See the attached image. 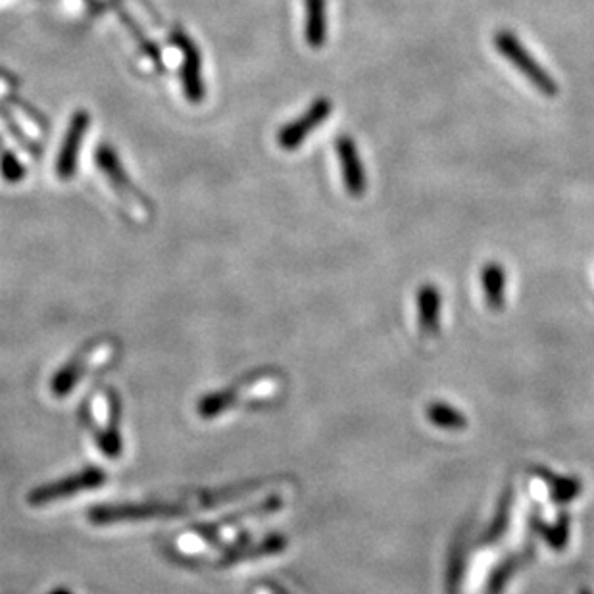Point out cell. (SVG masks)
Here are the masks:
<instances>
[{
  "mask_svg": "<svg viewBox=\"0 0 594 594\" xmlns=\"http://www.w3.org/2000/svg\"><path fill=\"white\" fill-rule=\"evenodd\" d=\"M495 49L502 58H506L518 72H520L541 95L548 99L558 97L560 87L556 79L546 72L545 68L539 64V60L523 47L520 39L508 31L500 29L495 35Z\"/></svg>",
  "mask_w": 594,
  "mask_h": 594,
  "instance_id": "6da1fadb",
  "label": "cell"
},
{
  "mask_svg": "<svg viewBox=\"0 0 594 594\" xmlns=\"http://www.w3.org/2000/svg\"><path fill=\"white\" fill-rule=\"evenodd\" d=\"M331 112H333V102L327 97L314 100L310 104V108L304 114H300L295 122L281 127V131L277 135L279 147L285 150L298 149L310 137V133L314 129L325 124V120L331 116Z\"/></svg>",
  "mask_w": 594,
  "mask_h": 594,
  "instance_id": "7a4b0ae2",
  "label": "cell"
},
{
  "mask_svg": "<svg viewBox=\"0 0 594 594\" xmlns=\"http://www.w3.org/2000/svg\"><path fill=\"white\" fill-rule=\"evenodd\" d=\"M172 41L175 47L183 54V66H181V81H183V93L191 102H202L206 89L202 79V58L197 45L187 37L185 31L175 29L172 33Z\"/></svg>",
  "mask_w": 594,
  "mask_h": 594,
  "instance_id": "3957f363",
  "label": "cell"
},
{
  "mask_svg": "<svg viewBox=\"0 0 594 594\" xmlns=\"http://www.w3.org/2000/svg\"><path fill=\"white\" fill-rule=\"evenodd\" d=\"M112 352H114V348L108 343H100L97 347L87 348L85 352H81L75 360L66 364V368L62 372L54 375L52 393L58 398L68 395V391L79 383L83 373L91 372L93 368H99L100 364H106L108 358L112 356Z\"/></svg>",
  "mask_w": 594,
  "mask_h": 594,
  "instance_id": "277c9868",
  "label": "cell"
},
{
  "mask_svg": "<svg viewBox=\"0 0 594 594\" xmlns=\"http://www.w3.org/2000/svg\"><path fill=\"white\" fill-rule=\"evenodd\" d=\"M104 475L99 470L81 471L79 475L68 477L64 481H56L49 487H41L29 495V504L31 506H49L54 500H64L70 496L79 495L83 491H91L104 483Z\"/></svg>",
  "mask_w": 594,
  "mask_h": 594,
  "instance_id": "5b68a950",
  "label": "cell"
},
{
  "mask_svg": "<svg viewBox=\"0 0 594 594\" xmlns=\"http://www.w3.org/2000/svg\"><path fill=\"white\" fill-rule=\"evenodd\" d=\"M91 410H93V423L97 425V431H95L97 445L108 456H118V452H122V437L118 435V427L110 423V420H116V414H118L116 400L108 393H97L91 402Z\"/></svg>",
  "mask_w": 594,
  "mask_h": 594,
  "instance_id": "8992f818",
  "label": "cell"
},
{
  "mask_svg": "<svg viewBox=\"0 0 594 594\" xmlns=\"http://www.w3.org/2000/svg\"><path fill=\"white\" fill-rule=\"evenodd\" d=\"M89 125H91V116L85 110H77L70 120L66 137L62 141V147H60L58 158H56V175L64 181L74 177L77 172L79 150H81V143H83V137H85Z\"/></svg>",
  "mask_w": 594,
  "mask_h": 594,
  "instance_id": "52a82bcc",
  "label": "cell"
},
{
  "mask_svg": "<svg viewBox=\"0 0 594 594\" xmlns=\"http://www.w3.org/2000/svg\"><path fill=\"white\" fill-rule=\"evenodd\" d=\"M335 150L339 156L343 183H345L348 195L356 198L362 197L368 191V174H366V168L362 164V158H360V152H358L354 139L348 135H341L335 141Z\"/></svg>",
  "mask_w": 594,
  "mask_h": 594,
  "instance_id": "ba28073f",
  "label": "cell"
},
{
  "mask_svg": "<svg viewBox=\"0 0 594 594\" xmlns=\"http://www.w3.org/2000/svg\"><path fill=\"white\" fill-rule=\"evenodd\" d=\"M95 160H97L100 172L108 177L110 185L116 189V193L120 197L124 198L125 202L131 200L133 204H143L145 208L149 206L147 200L139 193V189L129 181V177L122 168V162L112 147L100 145L97 154H95Z\"/></svg>",
  "mask_w": 594,
  "mask_h": 594,
  "instance_id": "9c48e42d",
  "label": "cell"
},
{
  "mask_svg": "<svg viewBox=\"0 0 594 594\" xmlns=\"http://www.w3.org/2000/svg\"><path fill=\"white\" fill-rule=\"evenodd\" d=\"M304 10V39L310 49H323L327 41V0H304Z\"/></svg>",
  "mask_w": 594,
  "mask_h": 594,
  "instance_id": "30bf717a",
  "label": "cell"
},
{
  "mask_svg": "<svg viewBox=\"0 0 594 594\" xmlns=\"http://www.w3.org/2000/svg\"><path fill=\"white\" fill-rule=\"evenodd\" d=\"M481 287L487 308L500 312L506 304V270L496 262L485 264L481 270Z\"/></svg>",
  "mask_w": 594,
  "mask_h": 594,
  "instance_id": "8fae6325",
  "label": "cell"
},
{
  "mask_svg": "<svg viewBox=\"0 0 594 594\" xmlns=\"http://www.w3.org/2000/svg\"><path fill=\"white\" fill-rule=\"evenodd\" d=\"M418 316L421 331L425 335H435L441 327V293L435 285H421L418 293Z\"/></svg>",
  "mask_w": 594,
  "mask_h": 594,
  "instance_id": "7c38bea8",
  "label": "cell"
},
{
  "mask_svg": "<svg viewBox=\"0 0 594 594\" xmlns=\"http://www.w3.org/2000/svg\"><path fill=\"white\" fill-rule=\"evenodd\" d=\"M537 475L541 479H545V483L548 485V491H550V496H552L554 502L568 504L573 498L581 495V491H583V483L577 477H558L552 471H546L543 468L537 470Z\"/></svg>",
  "mask_w": 594,
  "mask_h": 594,
  "instance_id": "4fadbf2b",
  "label": "cell"
},
{
  "mask_svg": "<svg viewBox=\"0 0 594 594\" xmlns=\"http://www.w3.org/2000/svg\"><path fill=\"white\" fill-rule=\"evenodd\" d=\"M427 418L433 425L446 429V431H462L468 425L466 416L446 402H433L427 408Z\"/></svg>",
  "mask_w": 594,
  "mask_h": 594,
  "instance_id": "5bb4252c",
  "label": "cell"
},
{
  "mask_svg": "<svg viewBox=\"0 0 594 594\" xmlns=\"http://www.w3.org/2000/svg\"><path fill=\"white\" fill-rule=\"evenodd\" d=\"M287 546V539L281 535H272L268 539H264L260 545L250 546V548H243V550H235L229 556L223 558V562L233 564L239 560H247V558H260V556H268V554H277Z\"/></svg>",
  "mask_w": 594,
  "mask_h": 594,
  "instance_id": "9a60e30c",
  "label": "cell"
},
{
  "mask_svg": "<svg viewBox=\"0 0 594 594\" xmlns=\"http://www.w3.org/2000/svg\"><path fill=\"white\" fill-rule=\"evenodd\" d=\"M533 527L539 531V535L545 539L546 543L554 546L556 550H562L564 546L568 545V539H570V520H568V516L566 518L562 516L554 527H548L546 523L541 521V518H535Z\"/></svg>",
  "mask_w": 594,
  "mask_h": 594,
  "instance_id": "2e32d148",
  "label": "cell"
},
{
  "mask_svg": "<svg viewBox=\"0 0 594 594\" xmlns=\"http://www.w3.org/2000/svg\"><path fill=\"white\" fill-rule=\"evenodd\" d=\"M120 16H122L124 24L127 25V29L131 31V35L137 39V43H139V49L143 50V52H145V56H147L149 60H152L156 66H160V60H162V58H160V50H158V47H156L152 41H149V39L143 35V31L139 29V25L133 24V20H131V18L125 14V10H120Z\"/></svg>",
  "mask_w": 594,
  "mask_h": 594,
  "instance_id": "e0dca14e",
  "label": "cell"
},
{
  "mask_svg": "<svg viewBox=\"0 0 594 594\" xmlns=\"http://www.w3.org/2000/svg\"><path fill=\"white\" fill-rule=\"evenodd\" d=\"M510 493L506 495V498L500 502V510H498V514H496L495 523L485 531V535H483V541L485 543H495L498 541L500 537H502V533L506 531V527H508V520H510Z\"/></svg>",
  "mask_w": 594,
  "mask_h": 594,
  "instance_id": "ac0fdd59",
  "label": "cell"
},
{
  "mask_svg": "<svg viewBox=\"0 0 594 594\" xmlns=\"http://www.w3.org/2000/svg\"><path fill=\"white\" fill-rule=\"evenodd\" d=\"M0 174L8 183H20L27 172H25L22 162L16 158V154L2 152V156H0Z\"/></svg>",
  "mask_w": 594,
  "mask_h": 594,
  "instance_id": "d6986e66",
  "label": "cell"
},
{
  "mask_svg": "<svg viewBox=\"0 0 594 594\" xmlns=\"http://www.w3.org/2000/svg\"><path fill=\"white\" fill-rule=\"evenodd\" d=\"M577 594H593L591 593V591H587V589H581V591H579V593Z\"/></svg>",
  "mask_w": 594,
  "mask_h": 594,
  "instance_id": "ffe728a7",
  "label": "cell"
}]
</instances>
